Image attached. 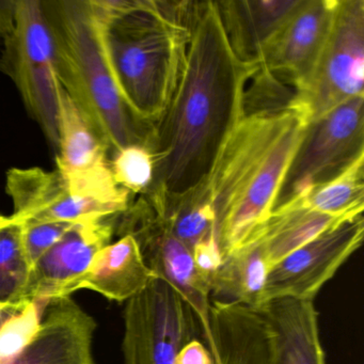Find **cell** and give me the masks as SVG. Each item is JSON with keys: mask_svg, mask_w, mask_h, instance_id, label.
I'll return each mask as SVG.
<instances>
[{"mask_svg": "<svg viewBox=\"0 0 364 364\" xmlns=\"http://www.w3.org/2000/svg\"><path fill=\"white\" fill-rule=\"evenodd\" d=\"M191 31L180 84L151 144L154 180L144 195L161 213L203 191L242 118L245 88L259 68L234 55L216 1H195Z\"/></svg>", "mask_w": 364, "mask_h": 364, "instance_id": "1", "label": "cell"}, {"mask_svg": "<svg viewBox=\"0 0 364 364\" xmlns=\"http://www.w3.org/2000/svg\"><path fill=\"white\" fill-rule=\"evenodd\" d=\"M90 5L123 99L155 127L184 71L195 1L90 0Z\"/></svg>", "mask_w": 364, "mask_h": 364, "instance_id": "2", "label": "cell"}, {"mask_svg": "<svg viewBox=\"0 0 364 364\" xmlns=\"http://www.w3.org/2000/svg\"><path fill=\"white\" fill-rule=\"evenodd\" d=\"M308 123L293 108L245 114L225 142L201 193L215 214L223 257L246 242L272 214Z\"/></svg>", "mask_w": 364, "mask_h": 364, "instance_id": "3", "label": "cell"}, {"mask_svg": "<svg viewBox=\"0 0 364 364\" xmlns=\"http://www.w3.org/2000/svg\"><path fill=\"white\" fill-rule=\"evenodd\" d=\"M42 5L54 39L61 87L104 140L110 156L129 146L150 149L154 127L140 120L123 99L90 0H42Z\"/></svg>", "mask_w": 364, "mask_h": 364, "instance_id": "4", "label": "cell"}, {"mask_svg": "<svg viewBox=\"0 0 364 364\" xmlns=\"http://www.w3.org/2000/svg\"><path fill=\"white\" fill-rule=\"evenodd\" d=\"M1 70L55 150L63 87L42 0H0Z\"/></svg>", "mask_w": 364, "mask_h": 364, "instance_id": "5", "label": "cell"}, {"mask_svg": "<svg viewBox=\"0 0 364 364\" xmlns=\"http://www.w3.org/2000/svg\"><path fill=\"white\" fill-rule=\"evenodd\" d=\"M362 157L364 95L346 102L306 127L272 212L329 182Z\"/></svg>", "mask_w": 364, "mask_h": 364, "instance_id": "6", "label": "cell"}, {"mask_svg": "<svg viewBox=\"0 0 364 364\" xmlns=\"http://www.w3.org/2000/svg\"><path fill=\"white\" fill-rule=\"evenodd\" d=\"M364 0H338L329 36L306 88L291 108L308 125L338 106L363 97Z\"/></svg>", "mask_w": 364, "mask_h": 364, "instance_id": "7", "label": "cell"}, {"mask_svg": "<svg viewBox=\"0 0 364 364\" xmlns=\"http://www.w3.org/2000/svg\"><path fill=\"white\" fill-rule=\"evenodd\" d=\"M124 321L125 364H173L178 351L201 334L193 309L157 277L127 301Z\"/></svg>", "mask_w": 364, "mask_h": 364, "instance_id": "8", "label": "cell"}, {"mask_svg": "<svg viewBox=\"0 0 364 364\" xmlns=\"http://www.w3.org/2000/svg\"><path fill=\"white\" fill-rule=\"evenodd\" d=\"M114 234L129 235L136 240L146 266L180 294L195 312L201 332L205 331L210 287L198 272L191 249L174 236L144 195L118 215Z\"/></svg>", "mask_w": 364, "mask_h": 364, "instance_id": "9", "label": "cell"}, {"mask_svg": "<svg viewBox=\"0 0 364 364\" xmlns=\"http://www.w3.org/2000/svg\"><path fill=\"white\" fill-rule=\"evenodd\" d=\"M57 171L72 193L120 215L131 195L114 178L107 146L63 89L56 149Z\"/></svg>", "mask_w": 364, "mask_h": 364, "instance_id": "10", "label": "cell"}, {"mask_svg": "<svg viewBox=\"0 0 364 364\" xmlns=\"http://www.w3.org/2000/svg\"><path fill=\"white\" fill-rule=\"evenodd\" d=\"M363 235L361 214L326 230L274 264L266 278L262 306L283 298L314 301L323 285L361 247Z\"/></svg>", "mask_w": 364, "mask_h": 364, "instance_id": "11", "label": "cell"}, {"mask_svg": "<svg viewBox=\"0 0 364 364\" xmlns=\"http://www.w3.org/2000/svg\"><path fill=\"white\" fill-rule=\"evenodd\" d=\"M338 0H301L264 52L259 67L296 93L310 82L329 36Z\"/></svg>", "mask_w": 364, "mask_h": 364, "instance_id": "12", "label": "cell"}, {"mask_svg": "<svg viewBox=\"0 0 364 364\" xmlns=\"http://www.w3.org/2000/svg\"><path fill=\"white\" fill-rule=\"evenodd\" d=\"M117 216L88 219L73 227L31 268L27 304L65 297V289L90 267L95 255L112 244Z\"/></svg>", "mask_w": 364, "mask_h": 364, "instance_id": "13", "label": "cell"}, {"mask_svg": "<svg viewBox=\"0 0 364 364\" xmlns=\"http://www.w3.org/2000/svg\"><path fill=\"white\" fill-rule=\"evenodd\" d=\"M6 191L14 203L11 217L22 223L117 216L105 206L72 193L57 170L14 168L8 171Z\"/></svg>", "mask_w": 364, "mask_h": 364, "instance_id": "14", "label": "cell"}, {"mask_svg": "<svg viewBox=\"0 0 364 364\" xmlns=\"http://www.w3.org/2000/svg\"><path fill=\"white\" fill-rule=\"evenodd\" d=\"M97 323L71 297L44 304L41 321L28 344L9 364H95Z\"/></svg>", "mask_w": 364, "mask_h": 364, "instance_id": "15", "label": "cell"}, {"mask_svg": "<svg viewBox=\"0 0 364 364\" xmlns=\"http://www.w3.org/2000/svg\"><path fill=\"white\" fill-rule=\"evenodd\" d=\"M301 0L216 1L230 48L240 63L259 67L272 38Z\"/></svg>", "mask_w": 364, "mask_h": 364, "instance_id": "16", "label": "cell"}, {"mask_svg": "<svg viewBox=\"0 0 364 364\" xmlns=\"http://www.w3.org/2000/svg\"><path fill=\"white\" fill-rule=\"evenodd\" d=\"M154 278L136 240L123 235L95 255L88 270L65 289V297L80 289H91L109 300L129 301Z\"/></svg>", "mask_w": 364, "mask_h": 364, "instance_id": "17", "label": "cell"}, {"mask_svg": "<svg viewBox=\"0 0 364 364\" xmlns=\"http://www.w3.org/2000/svg\"><path fill=\"white\" fill-rule=\"evenodd\" d=\"M274 328V364H326L314 301L270 300L259 306Z\"/></svg>", "mask_w": 364, "mask_h": 364, "instance_id": "18", "label": "cell"}, {"mask_svg": "<svg viewBox=\"0 0 364 364\" xmlns=\"http://www.w3.org/2000/svg\"><path fill=\"white\" fill-rule=\"evenodd\" d=\"M348 219L317 212L296 199L274 210L247 240L261 242L272 267L326 230Z\"/></svg>", "mask_w": 364, "mask_h": 364, "instance_id": "19", "label": "cell"}, {"mask_svg": "<svg viewBox=\"0 0 364 364\" xmlns=\"http://www.w3.org/2000/svg\"><path fill=\"white\" fill-rule=\"evenodd\" d=\"M270 268L261 242L247 240L223 257L210 281V300L259 308Z\"/></svg>", "mask_w": 364, "mask_h": 364, "instance_id": "20", "label": "cell"}, {"mask_svg": "<svg viewBox=\"0 0 364 364\" xmlns=\"http://www.w3.org/2000/svg\"><path fill=\"white\" fill-rule=\"evenodd\" d=\"M363 165L362 157L329 182L314 187L298 199L308 208L332 216L351 218L363 214Z\"/></svg>", "mask_w": 364, "mask_h": 364, "instance_id": "21", "label": "cell"}, {"mask_svg": "<svg viewBox=\"0 0 364 364\" xmlns=\"http://www.w3.org/2000/svg\"><path fill=\"white\" fill-rule=\"evenodd\" d=\"M31 264L23 240V223L11 216L0 221V304H24Z\"/></svg>", "mask_w": 364, "mask_h": 364, "instance_id": "22", "label": "cell"}, {"mask_svg": "<svg viewBox=\"0 0 364 364\" xmlns=\"http://www.w3.org/2000/svg\"><path fill=\"white\" fill-rule=\"evenodd\" d=\"M159 215L174 236L191 250L214 229V210L205 193L183 200Z\"/></svg>", "mask_w": 364, "mask_h": 364, "instance_id": "23", "label": "cell"}, {"mask_svg": "<svg viewBox=\"0 0 364 364\" xmlns=\"http://www.w3.org/2000/svg\"><path fill=\"white\" fill-rule=\"evenodd\" d=\"M114 181L129 195H144L154 180V159L150 149L129 146L110 156Z\"/></svg>", "mask_w": 364, "mask_h": 364, "instance_id": "24", "label": "cell"}, {"mask_svg": "<svg viewBox=\"0 0 364 364\" xmlns=\"http://www.w3.org/2000/svg\"><path fill=\"white\" fill-rule=\"evenodd\" d=\"M46 301L31 302L18 316L0 330V364H9L28 344L41 321Z\"/></svg>", "mask_w": 364, "mask_h": 364, "instance_id": "25", "label": "cell"}, {"mask_svg": "<svg viewBox=\"0 0 364 364\" xmlns=\"http://www.w3.org/2000/svg\"><path fill=\"white\" fill-rule=\"evenodd\" d=\"M74 223H76L44 221L23 223V240L31 268L73 227Z\"/></svg>", "mask_w": 364, "mask_h": 364, "instance_id": "26", "label": "cell"}, {"mask_svg": "<svg viewBox=\"0 0 364 364\" xmlns=\"http://www.w3.org/2000/svg\"><path fill=\"white\" fill-rule=\"evenodd\" d=\"M193 262L200 276L210 285L213 277L216 274L217 269L223 262V255L215 238L214 232L200 240L193 250Z\"/></svg>", "mask_w": 364, "mask_h": 364, "instance_id": "27", "label": "cell"}, {"mask_svg": "<svg viewBox=\"0 0 364 364\" xmlns=\"http://www.w3.org/2000/svg\"><path fill=\"white\" fill-rule=\"evenodd\" d=\"M173 364H214V360L206 345L195 338L178 351Z\"/></svg>", "mask_w": 364, "mask_h": 364, "instance_id": "28", "label": "cell"}, {"mask_svg": "<svg viewBox=\"0 0 364 364\" xmlns=\"http://www.w3.org/2000/svg\"><path fill=\"white\" fill-rule=\"evenodd\" d=\"M29 304H0V330L5 327L11 319L18 316Z\"/></svg>", "mask_w": 364, "mask_h": 364, "instance_id": "29", "label": "cell"}, {"mask_svg": "<svg viewBox=\"0 0 364 364\" xmlns=\"http://www.w3.org/2000/svg\"><path fill=\"white\" fill-rule=\"evenodd\" d=\"M6 216H3V215H0V221H3L5 219Z\"/></svg>", "mask_w": 364, "mask_h": 364, "instance_id": "30", "label": "cell"}]
</instances>
